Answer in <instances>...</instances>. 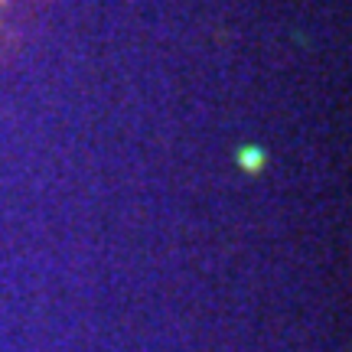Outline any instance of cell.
<instances>
[{
  "mask_svg": "<svg viewBox=\"0 0 352 352\" xmlns=\"http://www.w3.org/2000/svg\"><path fill=\"white\" fill-rule=\"evenodd\" d=\"M261 164H264L261 151H241V166H245V170H258Z\"/></svg>",
  "mask_w": 352,
  "mask_h": 352,
  "instance_id": "1",
  "label": "cell"
}]
</instances>
